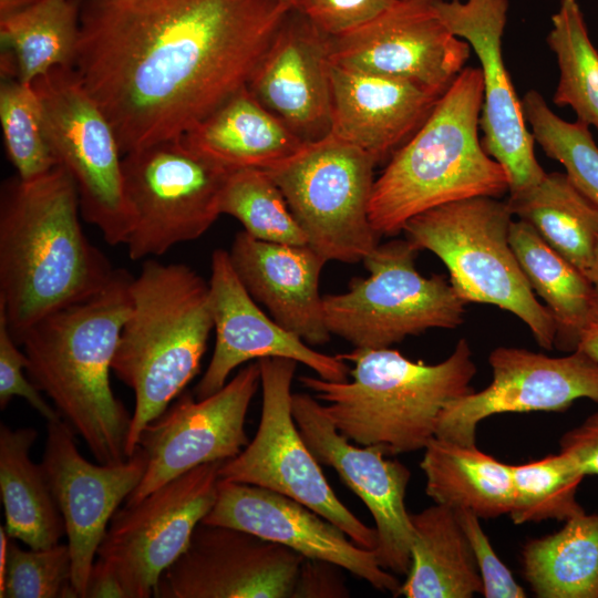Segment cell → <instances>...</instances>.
I'll list each match as a JSON object with an SVG mask.
<instances>
[{"mask_svg": "<svg viewBox=\"0 0 598 598\" xmlns=\"http://www.w3.org/2000/svg\"><path fill=\"white\" fill-rule=\"evenodd\" d=\"M280 0H86L73 69L122 154L177 140L249 81Z\"/></svg>", "mask_w": 598, "mask_h": 598, "instance_id": "obj_1", "label": "cell"}, {"mask_svg": "<svg viewBox=\"0 0 598 598\" xmlns=\"http://www.w3.org/2000/svg\"><path fill=\"white\" fill-rule=\"evenodd\" d=\"M76 186L56 165L6 181L0 196V310L19 344L39 320L100 291L116 269L84 234Z\"/></svg>", "mask_w": 598, "mask_h": 598, "instance_id": "obj_2", "label": "cell"}, {"mask_svg": "<svg viewBox=\"0 0 598 598\" xmlns=\"http://www.w3.org/2000/svg\"><path fill=\"white\" fill-rule=\"evenodd\" d=\"M133 278L116 269L100 291L42 318L19 342L30 380L102 464L127 458L132 414L115 396L110 373Z\"/></svg>", "mask_w": 598, "mask_h": 598, "instance_id": "obj_3", "label": "cell"}, {"mask_svg": "<svg viewBox=\"0 0 598 598\" xmlns=\"http://www.w3.org/2000/svg\"><path fill=\"white\" fill-rule=\"evenodd\" d=\"M352 362L351 381L302 375L343 436L395 455L422 450L435 436L439 419L454 400L474 391L476 365L466 339L443 361H412L391 348H354L338 354Z\"/></svg>", "mask_w": 598, "mask_h": 598, "instance_id": "obj_4", "label": "cell"}, {"mask_svg": "<svg viewBox=\"0 0 598 598\" xmlns=\"http://www.w3.org/2000/svg\"><path fill=\"white\" fill-rule=\"evenodd\" d=\"M482 105L481 69L464 68L374 181L369 218L379 237L398 235L436 206L509 190L505 169L478 138Z\"/></svg>", "mask_w": 598, "mask_h": 598, "instance_id": "obj_5", "label": "cell"}, {"mask_svg": "<svg viewBox=\"0 0 598 598\" xmlns=\"http://www.w3.org/2000/svg\"><path fill=\"white\" fill-rule=\"evenodd\" d=\"M112 372L134 393L126 456L143 430L198 374L214 321L209 286L184 264L146 260L131 285Z\"/></svg>", "mask_w": 598, "mask_h": 598, "instance_id": "obj_6", "label": "cell"}, {"mask_svg": "<svg viewBox=\"0 0 598 598\" xmlns=\"http://www.w3.org/2000/svg\"><path fill=\"white\" fill-rule=\"evenodd\" d=\"M513 216L507 200L476 196L427 209L409 219L402 231L417 250L432 251L444 262L451 285L466 303L509 311L550 350L555 320L536 299L512 248Z\"/></svg>", "mask_w": 598, "mask_h": 598, "instance_id": "obj_7", "label": "cell"}, {"mask_svg": "<svg viewBox=\"0 0 598 598\" xmlns=\"http://www.w3.org/2000/svg\"><path fill=\"white\" fill-rule=\"evenodd\" d=\"M417 251L408 239L378 245L363 259L369 277L323 296L330 333L354 348L382 349L429 329L461 326L466 302L444 276L417 271Z\"/></svg>", "mask_w": 598, "mask_h": 598, "instance_id": "obj_8", "label": "cell"}, {"mask_svg": "<svg viewBox=\"0 0 598 598\" xmlns=\"http://www.w3.org/2000/svg\"><path fill=\"white\" fill-rule=\"evenodd\" d=\"M377 161L332 134L265 169L308 245L328 261L357 264L379 245L369 218Z\"/></svg>", "mask_w": 598, "mask_h": 598, "instance_id": "obj_9", "label": "cell"}, {"mask_svg": "<svg viewBox=\"0 0 598 598\" xmlns=\"http://www.w3.org/2000/svg\"><path fill=\"white\" fill-rule=\"evenodd\" d=\"M133 227L125 246L132 260L161 256L202 237L221 215L230 169L183 138L123 155Z\"/></svg>", "mask_w": 598, "mask_h": 598, "instance_id": "obj_10", "label": "cell"}, {"mask_svg": "<svg viewBox=\"0 0 598 598\" xmlns=\"http://www.w3.org/2000/svg\"><path fill=\"white\" fill-rule=\"evenodd\" d=\"M32 85L42 105L52 152L76 186L82 218L94 225L107 244L125 245L133 213L114 127L73 68H55Z\"/></svg>", "mask_w": 598, "mask_h": 598, "instance_id": "obj_11", "label": "cell"}, {"mask_svg": "<svg viewBox=\"0 0 598 598\" xmlns=\"http://www.w3.org/2000/svg\"><path fill=\"white\" fill-rule=\"evenodd\" d=\"M257 361L262 389L258 430L238 455L223 462L219 478L289 496L337 525L358 546L374 550L375 528L364 525L337 497L295 422L291 384L298 362Z\"/></svg>", "mask_w": 598, "mask_h": 598, "instance_id": "obj_12", "label": "cell"}, {"mask_svg": "<svg viewBox=\"0 0 598 598\" xmlns=\"http://www.w3.org/2000/svg\"><path fill=\"white\" fill-rule=\"evenodd\" d=\"M223 462L199 465L118 508L97 549L127 598H150L217 497Z\"/></svg>", "mask_w": 598, "mask_h": 598, "instance_id": "obj_13", "label": "cell"}, {"mask_svg": "<svg viewBox=\"0 0 598 598\" xmlns=\"http://www.w3.org/2000/svg\"><path fill=\"white\" fill-rule=\"evenodd\" d=\"M260 384L258 361L241 368L217 392L196 399L183 392L143 430L138 446L145 474L125 504L143 499L173 478L207 463L225 462L249 443L246 415Z\"/></svg>", "mask_w": 598, "mask_h": 598, "instance_id": "obj_14", "label": "cell"}, {"mask_svg": "<svg viewBox=\"0 0 598 598\" xmlns=\"http://www.w3.org/2000/svg\"><path fill=\"white\" fill-rule=\"evenodd\" d=\"M328 40L331 63L408 81L439 96L471 54L470 44L451 32L433 0H395L371 20Z\"/></svg>", "mask_w": 598, "mask_h": 598, "instance_id": "obj_15", "label": "cell"}, {"mask_svg": "<svg viewBox=\"0 0 598 598\" xmlns=\"http://www.w3.org/2000/svg\"><path fill=\"white\" fill-rule=\"evenodd\" d=\"M492 382L451 402L435 436L473 445L480 422L508 412H558L579 399L598 403V361L580 349L551 358L520 348L498 347L488 357Z\"/></svg>", "mask_w": 598, "mask_h": 598, "instance_id": "obj_16", "label": "cell"}, {"mask_svg": "<svg viewBox=\"0 0 598 598\" xmlns=\"http://www.w3.org/2000/svg\"><path fill=\"white\" fill-rule=\"evenodd\" d=\"M305 557L251 533L200 523L156 598H292Z\"/></svg>", "mask_w": 598, "mask_h": 598, "instance_id": "obj_17", "label": "cell"}, {"mask_svg": "<svg viewBox=\"0 0 598 598\" xmlns=\"http://www.w3.org/2000/svg\"><path fill=\"white\" fill-rule=\"evenodd\" d=\"M75 435L62 419L47 422L41 464L63 518L72 584L79 598H84L99 546L114 513L142 481L147 456L137 446L122 462L94 464L81 455Z\"/></svg>", "mask_w": 598, "mask_h": 598, "instance_id": "obj_18", "label": "cell"}, {"mask_svg": "<svg viewBox=\"0 0 598 598\" xmlns=\"http://www.w3.org/2000/svg\"><path fill=\"white\" fill-rule=\"evenodd\" d=\"M433 4L451 32L466 41L480 61L484 150L505 169L509 195L528 189L546 172L535 157V140L503 59L508 0H433Z\"/></svg>", "mask_w": 598, "mask_h": 598, "instance_id": "obj_19", "label": "cell"}, {"mask_svg": "<svg viewBox=\"0 0 598 598\" xmlns=\"http://www.w3.org/2000/svg\"><path fill=\"white\" fill-rule=\"evenodd\" d=\"M292 414L316 460L332 467L370 511L378 536L373 550L385 570L406 575L411 566L413 527L405 506L411 473L385 457L377 445L358 447L343 436L310 394H292Z\"/></svg>", "mask_w": 598, "mask_h": 598, "instance_id": "obj_20", "label": "cell"}, {"mask_svg": "<svg viewBox=\"0 0 598 598\" xmlns=\"http://www.w3.org/2000/svg\"><path fill=\"white\" fill-rule=\"evenodd\" d=\"M202 523L238 528L281 544L399 596L401 584L380 566L373 550L358 546L329 519L283 494L219 478L215 504Z\"/></svg>", "mask_w": 598, "mask_h": 598, "instance_id": "obj_21", "label": "cell"}, {"mask_svg": "<svg viewBox=\"0 0 598 598\" xmlns=\"http://www.w3.org/2000/svg\"><path fill=\"white\" fill-rule=\"evenodd\" d=\"M208 286L216 339L210 362L194 389L196 399L220 390L240 364L262 358L291 359L324 380H348L350 368L344 360L316 351L257 306L236 275L228 251H213Z\"/></svg>", "mask_w": 598, "mask_h": 598, "instance_id": "obj_22", "label": "cell"}, {"mask_svg": "<svg viewBox=\"0 0 598 598\" xmlns=\"http://www.w3.org/2000/svg\"><path fill=\"white\" fill-rule=\"evenodd\" d=\"M329 71L328 35L290 10L248 89L303 142H313L331 128Z\"/></svg>", "mask_w": 598, "mask_h": 598, "instance_id": "obj_23", "label": "cell"}, {"mask_svg": "<svg viewBox=\"0 0 598 598\" xmlns=\"http://www.w3.org/2000/svg\"><path fill=\"white\" fill-rule=\"evenodd\" d=\"M231 266L248 293L264 305L271 318L309 346L331 339L319 291L328 260L310 245L259 240L238 231L233 240Z\"/></svg>", "mask_w": 598, "mask_h": 598, "instance_id": "obj_24", "label": "cell"}, {"mask_svg": "<svg viewBox=\"0 0 598 598\" xmlns=\"http://www.w3.org/2000/svg\"><path fill=\"white\" fill-rule=\"evenodd\" d=\"M330 134L377 163L395 153L424 123L441 97L411 82L330 62Z\"/></svg>", "mask_w": 598, "mask_h": 598, "instance_id": "obj_25", "label": "cell"}, {"mask_svg": "<svg viewBox=\"0 0 598 598\" xmlns=\"http://www.w3.org/2000/svg\"><path fill=\"white\" fill-rule=\"evenodd\" d=\"M182 138L196 152L230 171L267 169L306 144L266 109L248 86L234 94Z\"/></svg>", "mask_w": 598, "mask_h": 598, "instance_id": "obj_26", "label": "cell"}, {"mask_svg": "<svg viewBox=\"0 0 598 598\" xmlns=\"http://www.w3.org/2000/svg\"><path fill=\"white\" fill-rule=\"evenodd\" d=\"M411 566L399 595L406 598H471L483 582L454 509L435 504L410 514Z\"/></svg>", "mask_w": 598, "mask_h": 598, "instance_id": "obj_27", "label": "cell"}, {"mask_svg": "<svg viewBox=\"0 0 598 598\" xmlns=\"http://www.w3.org/2000/svg\"><path fill=\"white\" fill-rule=\"evenodd\" d=\"M37 437L31 426L1 423L0 493L10 538L41 549L59 544L65 528L44 468L30 457Z\"/></svg>", "mask_w": 598, "mask_h": 598, "instance_id": "obj_28", "label": "cell"}, {"mask_svg": "<svg viewBox=\"0 0 598 598\" xmlns=\"http://www.w3.org/2000/svg\"><path fill=\"white\" fill-rule=\"evenodd\" d=\"M421 461L425 492L435 504L454 511L468 509L480 518L509 514L514 485L512 465L473 445L434 436Z\"/></svg>", "mask_w": 598, "mask_h": 598, "instance_id": "obj_29", "label": "cell"}, {"mask_svg": "<svg viewBox=\"0 0 598 598\" xmlns=\"http://www.w3.org/2000/svg\"><path fill=\"white\" fill-rule=\"evenodd\" d=\"M509 241L529 286L553 315L554 346L575 351L582 332L598 320L591 281L525 220L512 221Z\"/></svg>", "mask_w": 598, "mask_h": 598, "instance_id": "obj_30", "label": "cell"}, {"mask_svg": "<svg viewBox=\"0 0 598 598\" xmlns=\"http://www.w3.org/2000/svg\"><path fill=\"white\" fill-rule=\"evenodd\" d=\"M507 203L514 216L588 277L598 245V207L566 173H546L536 185L509 195Z\"/></svg>", "mask_w": 598, "mask_h": 598, "instance_id": "obj_31", "label": "cell"}, {"mask_svg": "<svg viewBox=\"0 0 598 598\" xmlns=\"http://www.w3.org/2000/svg\"><path fill=\"white\" fill-rule=\"evenodd\" d=\"M523 570L540 598H598V514L565 520L558 532L527 542Z\"/></svg>", "mask_w": 598, "mask_h": 598, "instance_id": "obj_32", "label": "cell"}, {"mask_svg": "<svg viewBox=\"0 0 598 598\" xmlns=\"http://www.w3.org/2000/svg\"><path fill=\"white\" fill-rule=\"evenodd\" d=\"M80 19L74 0H40L0 18L1 44L11 53L17 79L32 84L55 68H73Z\"/></svg>", "mask_w": 598, "mask_h": 598, "instance_id": "obj_33", "label": "cell"}, {"mask_svg": "<svg viewBox=\"0 0 598 598\" xmlns=\"http://www.w3.org/2000/svg\"><path fill=\"white\" fill-rule=\"evenodd\" d=\"M546 41L559 69L554 103L569 106L577 121L598 130V51L577 0H560Z\"/></svg>", "mask_w": 598, "mask_h": 598, "instance_id": "obj_34", "label": "cell"}, {"mask_svg": "<svg viewBox=\"0 0 598 598\" xmlns=\"http://www.w3.org/2000/svg\"><path fill=\"white\" fill-rule=\"evenodd\" d=\"M223 214L236 218L256 239L285 245L308 244L283 194L265 169L230 172L221 199Z\"/></svg>", "mask_w": 598, "mask_h": 598, "instance_id": "obj_35", "label": "cell"}, {"mask_svg": "<svg viewBox=\"0 0 598 598\" xmlns=\"http://www.w3.org/2000/svg\"><path fill=\"white\" fill-rule=\"evenodd\" d=\"M514 497L509 516L515 524L567 520L584 513L576 495L585 477L565 453L512 465Z\"/></svg>", "mask_w": 598, "mask_h": 598, "instance_id": "obj_36", "label": "cell"}, {"mask_svg": "<svg viewBox=\"0 0 598 598\" xmlns=\"http://www.w3.org/2000/svg\"><path fill=\"white\" fill-rule=\"evenodd\" d=\"M522 106L535 142L564 166L573 184L598 207V146L589 127L558 116L534 90L524 95Z\"/></svg>", "mask_w": 598, "mask_h": 598, "instance_id": "obj_37", "label": "cell"}, {"mask_svg": "<svg viewBox=\"0 0 598 598\" xmlns=\"http://www.w3.org/2000/svg\"><path fill=\"white\" fill-rule=\"evenodd\" d=\"M0 123L7 155L18 177H40L58 165L44 123L40 99L32 84L7 79L0 86Z\"/></svg>", "mask_w": 598, "mask_h": 598, "instance_id": "obj_38", "label": "cell"}, {"mask_svg": "<svg viewBox=\"0 0 598 598\" xmlns=\"http://www.w3.org/2000/svg\"><path fill=\"white\" fill-rule=\"evenodd\" d=\"M10 539L1 598H79L72 584L68 544L22 549Z\"/></svg>", "mask_w": 598, "mask_h": 598, "instance_id": "obj_39", "label": "cell"}, {"mask_svg": "<svg viewBox=\"0 0 598 598\" xmlns=\"http://www.w3.org/2000/svg\"><path fill=\"white\" fill-rule=\"evenodd\" d=\"M28 359L13 339L4 313L0 310V409L14 396L24 399L47 422L61 419L27 373Z\"/></svg>", "mask_w": 598, "mask_h": 598, "instance_id": "obj_40", "label": "cell"}, {"mask_svg": "<svg viewBox=\"0 0 598 598\" xmlns=\"http://www.w3.org/2000/svg\"><path fill=\"white\" fill-rule=\"evenodd\" d=\"M455 513L471 545L483 582V596L486 598L526 597L525 590L495 553L480 524V517L468 509H457Z\"/></svg>", "mask_w": 598, "mask_h": 598, "instance_id": "obj_41", "label": "cell"}, {"mask_svg": "<svg viewBox=\"0 0 598 598\" xmlns=\"http://www.w3.org/2000/svg\"><path fill=\"white\" fill-rule=\"evenodd\" d=\"M395 0H300L302 12L328 37L346 33L371 20Z\"/></svg>", "mask_w": 598, "mask_h": 598, "instance_id": "obj_42", "label": "cell"}, {"mask_svg": "<svg viewBox=\"0 0 598 598\" xmlns=\"http://www.w3.org/2000/svg\"><path fill=\"white\" fill-rule=\"evenodd\" d=\"M559 446L560 452L567 454L585 476L598 475V411L566 432Z\"/></svg>", "mask_w": 598, "mask_h": 598, "instance_id": "obj_43", "label": "cell"}, {"mask_svg": "<svg viewBox=\"0 0 598 598\" xmlns=\"http://www.w3.org/2000/svg\"><path fill=\"white\" fill-rule=\"evenodd\" d=\"M337 565L305 558L292 598L348 597L349 592L337 571Z\"/></svg>", "mask_w": 598, "mask_h": 598, "instance_id": "obj_44", "label": "cell"}, {"mask_svg": "<svg viewBox=\"0 0 598 598\" xmlns=\"http://www.w3.org/2000/svg\"><path fill=\"white\" fill-rule=\"evenodd\" d=\"M84 598H127L113 568L99 557L92 566Z\"/></svg>", "mask_w": 598, "mask_h": 598, "instance_id": "obj_45", "label": "cell"}, {"mask_svg": "<svg viewBox=\"0 0 598 598\" xmlns=\"http://www.w3.org/2000/svg\"><path fill=\"white\" fill-rule=\"evenodd\" d=\"M577 348L598 361V320L582 332Z\"/></svg>", "mask_w": 598, "mask_h": 598, "instance_id": "obj_46", "label": "cell"}, {"mask_svg": "<svg viewBox=\"0 0 598 598\" xmlns=\"http://www.w3.org/2000/svg\"><path fill=\"white\" fill-rule=\"evenodd\" d=\"M40 0H0V18L24 10Z\"/></svg>", "mask_w": 598, "mask_h": 598, "instance_id": "obj_47", "label": "cell"}, {"mask_svg": "<svg viewBox=\"0 0 598 598\" xmlns=\"http://www.w3.org/2000/svg\"><path fill=\"white\" fill-rule=\"evenodd\" d=\"M588 278L591 281L594 292H595V302H596V311L598 315V245L595 251L594 261L591 265V268L588 274Z\"/></svg>", "mask_w": 598, "mask_h": 598, "instance_id": "obj_48", "label": "cell"}, {"mask_svg": "<svg viewBox=\"0 0 598 598\" xmlns=\"http://www.w3.org/2000/svg\"><path fill=\"white\" fill-rule=\"evenodd\" d=\"M286 3L291 10H300V0H280Z\"/></svg>", "mask_w": 598, "mask_h": 598, "instance_id": "obj_49", "label": "cell"}]
</instances>
